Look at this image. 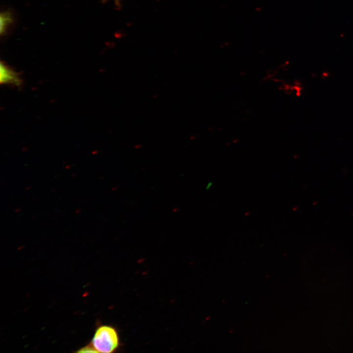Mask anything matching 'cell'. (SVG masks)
<instances>
[{
    "mask_svg": "<svg viewBox=\"0 0 353 353\" xmlns=\"http://www.w3.org/2000/svg\"><path fill=\"white\" fill-rule=\"evenodd\" d=\"M90 343L97 353H114L121 346L117 329L108 325H98Z\"/></svg>",
    "mask_w": 353,
    "mask_h": 353,
    "instance_id": "6da1fadb",
    "label": "cell"
},
{
    "mask_svg": "<svg viewBox=\"0 0 353 353\" xmlns=\"http://www.w3.org/2000/svg\"><path fill=\"white\" fill-rule=\"evenodd\" d=\"M0 82L3 84L20 86L22 79L19 74L13 70L5 62H0Z\"/></svg>",
    "mask_w": 353,
    "mask_h": 353,
    "instance_id": "7a4b0ae2",
    "label": "cell"
},
{
    "mask_svg": "<svg viewBox=\"0 0 353 353\" xmlns=\"http://www.w3.org/2000/svg\"><path fill=\"white\" fill-rule=\"evenodd\" d=\"M1 36L4 35L13 23V19L10 12L5 11L1 12L0 16Z\"/></svg>",
    "mask_w": 353,
    "mask_h": 353,
    "instance_id": "3957f363",
    "label": "cell"
},
{
    "mask_svg": "<svg viewBox=\"0 0 353 353\" xmlns=\"http://www.w3.org/2000/svg\"><path fill=\"white\" fill-rule=\"evenodd\" d=\"M76 353H97L93 346L89 343L88 344L79 348Z\"/></svg>",
    "mask_w": 353,
    "mask_h": 353,
    "instance_id": "277c9868",
    "label": "cell"
},
{
    "mask_svg": "<svg viewBox=\"0 0 353 353\" xmlns=\"http://www.w3.org/2000/svg\"><path fill=\"white\" fill-rule=\"evenodd\" d=\"M106 0H102V1L104 2H105ZM114 1H115V4H116V5L119 7L120 6V4H120L121 0H114Z\"/></svg>",
    "mask_w": 353,
    "mask_h": 353,
    "instance_id": "5b68a950",
    "label": "cell"
}]
</instances>
